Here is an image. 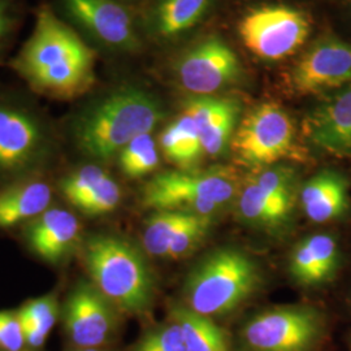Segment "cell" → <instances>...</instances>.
<instances>
[{
    "label": "cell",
    "instance_id": "cell-25",
    "mask_svg": "<svg viewBox=\"0 0 351 351\" xmlns=\"http://www.w3.org/2000/svg\"><path fill=\"white\" fill-rule=\"evenodd\" d=\"M25 336L26 346L36 350L43 348L60 314L56 294H47L30 300L17 310Z\"/></svg>",
    "mask_w": 351,
    "mask_h": 351
},
{
    "label": "cell",
    "instance_id": "cell-20",
    "mask_svg": "<svg viewBox=\"0 0 351 351\" xmlns=\"http://www.w3.org/2000/svg\"><path fill=\"white\" fill-rule=\"evenodd\" d=\"M53 191L47 182L25 178L0 190V228L29 223L50 208Z\"/></svg>",
    "mask_w": 351,
    "mask_h": 351
},
{
    "label": "cell",
    "instance_id": "cell-28",
    "mask_svg": "<svg viewBox=\"0 0 351 351\" xmlns=\"http://www.w3.org/2000/svg\"><path fill=\"white\" fill-rule=\"evenodd\" d=\"M213 220V217L191 213L188 220L176 232L167 258L180 259L195 251L210 233Z\"/></svg>",
    "mask_w": 351,
    "mask_h": 351
},
{
    "label": "cell",
    "instance_id": "cell-13",
    "mask_svg": "<svg viewBox=\"0 0 351 351\" xmlns=\"http://www.w3.org/2000/svg\"><path fill=\"white\" fill-rule=\"evenodd\" d=\"M72 27L110 49L134 51L139 40L130 14L113 0H58Z\"/></svg>",
    "mask_w": 351,
    "mask_h": 351
},
{
    "label": "cell",
    "instance_id": "cell-14",
    "mask_svg": "<svg viewBox=\"0 0 351 351\" xmlns=\"http://www.w3.org/2000/svg\"><path fill=\"white\" fill-rule=\"evenodd\" d=\"M82 228L75 213L60 207L26 223L24 237L29 249L50 264H62L81 246Z\"/></svg>",
    "mask_w": 351,
    "mask_h": 351
},
{
    "label": "cell",
    "instance_id": "cell-32",
    "mask_svg": "<svg viewBox=\"0 0 351 351\" xmlns=\"http://www.w3.org/2000/svg\"><path fill=\"white\" fill-rule=\"evenodd\" d=\"M21 14V0H0V60L10 46Z\"/></svg>",
    "mask_w": 351,
    "mask_h": 351
},
{
    "label": "cell",
    "instance_id": "cell-27",
    "mask_svg": "<svg viewBox=\"0 0 351 351\" xmlns=\"http://www.w3.org/2000/svg\"><path fill=\"white\" fill-rule=\"evenodd\" d=\"M117 160L121 172L129 178H141L152 173L160 162L152 134L146 133L129 142L117 155Z\"/></svg>",
    "mask_w": 351,
    "mask_h": 351
},
{
    "label": "cell",
    "instance_id": "cell-11",
    "mask_svg": "<svg viewBox=\"0 0 351 351\" xmlns=\"http://www.w3.org/2000/svg\"><path fill=\"white\" fill-rule=\"evenodd\" d=\"M176 73L186 91L211 95L239 82L242 66L236 52L221 38L208 37L181 56Z\"/></svg>",
    "mask_w": 351,
    "mask_h": 351
},
{
    "label": "cell",
    "instance_id": "cell-10",
    "mask_svg": "<svg viewBox=\"0 0 351 351\" xmlns=\"http://www.w3.org/2000/svg\"><path fill=\"white\" fill-rule=\"evenodd\" d=\"M116 307L91 280H81L64 302L65 335L77 349H101L117 330Z\"/></svg>",
    "mask_w": 351,
    "mask_h": 351
},
{
    "label": "cell",
    "instance_id": "cell-23",
    "mask_svg": "<svg viewBox=\"0 0 351 351\" xmlns=\"http://www.w3.org/2000/svg\"><path fill=\"white\" fill-rule=\"evenodd\" d=\"M160 147L164 156L181 171L194 169L204 155L199 133L185 113L164 129Z\"/></svg>",
    "mask_w": 351,
    "mask_h": 351
},
{
    "label": "cell",
    "instance_id": "cell-34",
    "mask_svg": "<svg viewBox=\"0 0 351 351\" xmlns=\"http://www.w3.org/2000/svg\"><path fill=\"white\" fill-rule=\"evenodd\" d=\"M350 351H351V343H350Z\"/></svg>",
    "mask_w": 351,
    "mask_h": 351
},
{
    "label": "cell",
    "instance_id": "cell-12",
    "mask_svg": "<svg viewBox=\"0 0 351 351\" xmlns=\"http://www.w3.org/2000/svg\"><path fill=\"white\" fill-rule=\"evenodd\" d=\"M350 82L351 43L336 37L315 42L288 78L289 88L298 95L317 94Z\"/></svg>",
    "mask_w": 351,
    "mask_h": 351
},
{
    "label": "cell",
    "instance_id": "cell-26",
    "mask_svg": "<svg viewBox=\"0 0 351 351\" xmlns=\"http://www.w3.org/2000/svg\"><path fill=\"white\" fill-rule=\"evenodd\" d=\"M191 213L177 210L155 211L146 221L142 233L145 251L155 258H167L176 232Z\"/></svg>",
    "mask_w": 351,
    "mask_h": 351
},
{
    "label": "cell",
    "instance_id": "cell-33",
    "mask_svg": "<svg viewBox=\"0 0 351 351\" xmlns=\"http://www.w3.org/2000/svg\"><path fill=\"white\" fill-rule=\"evenodd\" d=\"M75 351H106L103 349H77Z\"/></svg>",
    "mask_w": 351,
    "mask_h": 351
},
{
    "label": "cell",
    "instance_id": "cell-35",
    "mask_svg": "<svg viewBox=\"0 0 351 351\" xmlns=\"http://www.w3.org/2000/svg\"><path fill=\"white\" fill-rule=\"evenodd\" d=\"M24 351H25V350H24Z\"/></svg>",
    "mask_w": 351,
    "mask_h": 351
},
{
    "label": "cell",
    "instance_id": "cell-17",
    "mask_svg": "<svg viewBox=\"0 0 351 351\" xmlns=\"http://www.w3.org/2000/svg\"><path fill=\"white\" fill-rule=\"evenodd\" d=\"M307 133L322 150L341 156L351 154V84L310 116Z\"/></svg>",
    "mask_w": 351,
    "mask_h": 351
},
{
    "label": "cell",
    "instance_id": "cell-3",
    "mask_svg": "<svg viewBox=\"0 0 351 351\" xmlns=\"http://www.w3.org/2000/svg\"><path fill=\"white\" fill-rule=\"evenodd\" d=\"M91 282L126 314L149 313L155 278L145 254L130 241L113 234L90 236L82 247Z\"/></svg>",
    "mask_w": 351,
    "mask_h": 351
},
{
    "label": "cell",
    "instance_id": "cell-5",
    "mask_svg": "<svg viewBox=\"0 0 351 351\" xmlns=\"http://www.w3.org/2000/svg\"><path fill=\"white\" fill-rule=\"evenodd\" d=\"M55 152V136L43 116L25 101L0 97V180L33 178Z\"/></svg>",
    "mask_w": 351,
    "mask_h": 351
},
{
    "label": "cell",
    "instance_id": "cell-15",
    "mask_svg": "<svg viewBox=\"0 0 351 351\" xmlns=\"http://www.w3.org/2000/svg\"><path fill=\"white\" fill-rule=\"evenodd\" d=\"M64 199L88 216L111 213L121 202V189L99 164L90 163L72 169L59 182Z\"/></svg>",
    "mask_w": 351,
    "mask_h": 351
},
{
    "label": "cell",
    "instance_id": "cell-21",
    "mask_svg": "<svg viewBox=\"0 0 351 351\" xmlns=\"http://www.w3.org/2000/svg\"><path fill=\"white\" fill-rule=\"evenodd\" d=\"M294 203L267 194L250 178L245 184L237 201L242 221L262 229H276L284 226L293 213Z\"/></svg>",
    "mask_w": 351,
    "mask_h": 351
},
{
    "label": "cell",
    "instance_id": "cell-7",
    "mask_svg": "<svg viewBox=\"0 0 351 351\" xmlns=\"http://www.w3.org/2000/svg\"><path fill=\"white\" fill-rule=\"evenodd\" d=\"M324 317L310 306H284L252 316L241 330L246 351H311L324 335Z\"/></svg>",
    "mask_w": 351,
    "mask_h": 351
},
{
    "label": "cell",
    "instance_id": "cell-19",
    "mask_svg": "<svg viewBox=\"0 0 351 351\" xmlns=\"http://www.w3.org/2000/svg\"><path fill=\"white\" fill-rule=\"evenodd\" d=\"M302 210L314 223L335 220L349 208V188L343 176L323 171L308 180L300 193Z\"/></svg>",
    "mask_w": 351,
    "mask_h": 351
},
{
    "label": "cell",
    "instance_id": "cell-8",
    "mask_svg": "<svg viewBox=\"0 0 351 351\" xmlns=\"http://www.w3.org/2000/svg\"><path fill=\"white\" fill-rule=\"evenodd\" d=\"M307 14L288 5H263L243 16L239 26L243 45L258 58L276 62L293 55L307 40Z\"/></svg>",
    "mask_w": 351,
    "mask_h": 351
},
{
    "label": "cell",
    "instance_id": "cell-30",
    "mask_svg": "<svg viewBox=\"0 0 351 351\" xmlns=\"http://www.w3.org/2000/svg\"><path fill=\"white\" fill-rule=\"evenodd\" d=\"M130 351H189L180 326L169 322L149 329Z\"/></svg>",
    "mask_w": 351,
    "mask_h": 351
},
{
    "label": "cell",
    "instance_id": "cell-31",
    "mask_svg": "<svg viewBox=\"0 0 351 351\" xmlns=\"http://www.w3.org/2000/svg\"><path fill=\"white\" fill-rule=\"evenodd\" d=\"M25 336L17 311H0V351H24Z\"/></svg>",
    "mask_w": 351,
    "mask_h": 351
},
{
    "label": "cell",
    "instance_id": "cell-29",
    "mask_svg": "<svg viewBox=\"0 0 351 351\" xmlns=\"http://www.w3.org/2000/svg\"><path fill=\"white\" fill-rule=\"evenodd\" d=\"M250 180L267 194L275 198L291 203L295 202V175L290 167H263L251 176Z\"/></svg>",
    "mask_w": 351,
    "mask_h": 351
},
{
    "label": "cell",
    "instance_id": "cell-9",
    "mask_svg": "<svg viewBox=\"0 0 351 351\" xmlns=\"http://www.w3.org/2000/svg\"><path fill=\"white\" fill-rule=\"evenodd\" d=\"M294 138L288 113L274 103H263L243 117L233 134L232 147L241 163L263 168L288 156Z\"/></svg>",
    "mask_w": 351,
    "mask_h": 351
},
{
    "label": "cell",
    "instance_id": "cell-2",
    "mask_svg": "<svg viewBox=\"0 0 351 351\" xmlns=\"http://www.w3.org/2000/svg\"><path fill=\"white\" fill-rule=\"evenodd\" d=\"M164 116L163 104L155 94L136 85H124L77 111L69 134L81 155L93 163H107L129 142L152 133Z\"/></svg>",
    "mask_w": 351,
    "mask_h": 351
},
{
    "label": "cell",
    "instance_id": "cell-22",
    "mask_svg": "<svg viewBox=\"0 0 351 351\" xmlns=\"http://www.w3.org/2000/svg\"><path fill=\"white\" fill-rule=\"evenodd\" d=\"M169 319L181 328L189 351H233L229 335L213 317L178 304L172 307Z\"/></svg>",
    "mask_w": 351,
    "mask_h": 351
},
{
    "label": "cell",
    "instance_id": "cell-18",
    "mask_svg": "<svg viewBox=\"0 0 351 351\" xmlns=\"http://www.w3.org/2000/svg\"><path fill=\"white\" fill-rule=\"evenodd\" d=\"M339 245L329 234L302 239L289 259V272L303 287H315L330 280L339 265Z\"/></svg>",
    "mask_w": 351,
    "mask_h": 351
},
{
    "label": "cell",
    "instance_id": "cell-1",
    "mask_svg": "<svg viewBox=\"0 0 351 351\" xmlns=\"http://www.w3.org/2000/svg\"><path fill=\"white\" fill-rule=\"evenodd\" d=\"M10 65L36 93L53 99H75L95 82L94 50L47 5L38 10L32 37Z\"/></svg>",
    "mask_w": 351,
    "mask_h": 351
},
{
    "label": "cell",
    "instance_id": "cell-4",
    "mask_svg": "<svg viewBox=\"0 0 351 351\" xmlns=\"http://www.w3.org/2000/svg\"><path fill=\"white\" fill-rule=\"evenodd\" d=\"M262 282L256 262L236 247H219L195 264L185 280L186 307L213 317L233 313Z\"/></svg>",
    "mask_w": 351,
    "mask_h": 351
},
{
    "label": "cell",
    "instance_id": "cell-6",
    "mask_svg": "<svg viewBox=\"0 0 351 351\" xmlns=\"http://www.w3.org/2000/svg\"><path fill=\"white\" fill-rule=\"evenodd\" d=\"M232 171H167L154 176L142 189L143 207L154 211L177 210L215 217L237 197Z\"/></svg>",
    "mask_w": 351,
    "mask_h": 351
},
{
    "label": "cell",
    "instance_id": "cell-16",
    "mask_svg": "<svg viewBox=\"0 0 351 351\" xmlns=\"http://www.w3.org/2000/svg\"><path fill=\"white\" fill-rule=\"evenodd\" d=\"M241 104L232 98L197 95L185 101V114L193 120L201 137L204 154L219 156L233 138Z\"/></svg>",
    "mask_w": 351,
    "mask_h": 351
},
{
    "label": "cell",
    "instance_id": "cell-24",
    "mask_svg": "<svg viewBox=\"0 0 351 351\" xmlns=\"http://www.w3.org/2000/svg\"><path fill=\"white\" fill-rule=\"evenodd\" d=\"M208 4L210 0H159L151 16L152 32L165 39L177 37L201 21Z\"/></svg>",
    "mask_w": 351,
    "mask_h": 351
}]
</instances>
